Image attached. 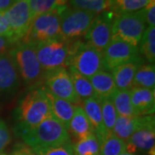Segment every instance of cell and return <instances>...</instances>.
Here are the masks:
<instances>
[{
    "label": "cell",
    "instance_id": "18",
    "mask_svg": "<svg viewBox=\"0 0 155 155\" xmlns=\"http://www.w3.org/2000/svg\"><path fill=\"white\" fill-rule=\"evenodd\" d=\"M140 59L137 57L112 69V77L118 90H129L132 88L133 79L138 67L140 66Z\"/></svg>",
    "mask_w": 155,
    "mask_h": 155
},
{
    "label": "cell",
    "instance_id": "39",
    "mask_svg": "<svg viewBox=\"0 0 155 155\" xmlns=\"http://www.w3.org/2000/svg\"><path fill=\"white\" fill-rule=\"evenodd\" d=\"M120 155H134V154H132V153H127V152H124V153H121Z\"/></svg>",
    "mask_w": 155,
    "mask_h": 155
},
{
    "label": "cell",
    "instance_id": "16",
    "mask_svg": "<svg viewBox=\"0 0 155 155\" xmlns=\"http://www.w3.org/2000/svg\"><path fill=\"white\" fill-rule=\"evenodd\" d=\"M130 97L134 109L137 116L153 115L155 109L154 90L132 87L130 90Z\"/></svg>",
    "mask_w": 155,
    "mask_h": 155
},
{
    "label": "cell",
    "instance_id": "10",
    "mask_svg": "<svg viewBox=\"0 0 155 155\" xmlns=\"http://www.w3.org/2000/svg\"><path fill=\"white\" fill-rule=\"evenodd\" d=\"M114 13L105 11L97 15L84 37L86 43L103 53L112 39Z\"/></svg>",
    "mask_w": 155,
    "mask_h": 155
},
{
    "label": "cell",
    "instance_id": "38",
    "mask_svg": "<svg viewBox=\"0 0 155 155\" xmlns=\"http://www.w3.org/2000/svg\"><path fill=\"white\" fill-rule=\"evenodd\" d=\"M28 151L29 149L27 147H21L19 149L16 150L15 152H13L12 155H28Z\"/></svg>",
    "mask_w": 155,
    "mask_h": 155
},
{
    "label": "cell",
    "instance_id": "4",
    "mask_svg": "<svg viewBox=\"0 0 155 155\" xmlns=\"http://www.w3.org/2000/svg\"><path fill=\"white\" fill-rule=\"evenodd\" d=\"M64 6L34 17L27 33L21 39L22 43L37 44L61 37V14Z\"/></svg>",
    "mask_w": 155,
    "mask_h": 155
},
{
    "label": "cell",
    "instance_id": "11",
    "mask_svg": "<svg viewBox=\"0 0 155 155\" xmlns=\"http://www.w3.org/2000/svg\"><path fill=\"white\" fill-rule=\"evenodd\" d=\"M6 20L9 23L11 31V41L17 43L27 33L33 20L28 0H17L12 5L4 11Z\"/></svg>",
    "mask_w": 155,
    "mask_h": 155
},
{
    "label": "cell",
    "instance_id": "15",
    "mask_svg": "<svg viewBox=\"0 0 155 155\" xmlns=\"http://www.w3.org/2000/svg\"><path fill=\"white\" fill-rule=\"evenodd\" d=\"M155 124H150L137 129L126 142V151L135 153L137 151H149L154 147Z\"/></svg>",
    "mask_w": 155,
    "mask_h": 155
},
{
    "label": "cell",
    "instance_id": "14",
    "mask_svg": "<svg viewBox=\"0 0 155 155\" xmlns=\"http://www.w3.org/2000/svg\"><path fill=\"white\" fill-rule=\"evenodd\" d=\"M150 124H155L154 116L152 115L133 117L118 116L116 117L112 134L127 142V140L137 129Z\"/></svg>",
    "mask_w": 155,
    "mask_h": 155
},
{
    "label": "cell",
    "instance_id": "34",
    "mask_svg": "<svg viewBox=\"0 0 155 155\" xmlns=\"http://www.w3.org/2000/svg\"><path fill=\"white\" fill-rule=\"evenodd\" d=\"M146 22L148 26L154 27L155 25V0H153L145 8Z\"/></svg>",
    "mask_w": 155,
    "mask_h": 155
},
{
    "label": "cell",
    "instance_id": "20",
    "mask_svg": "<svg viewBox=\"0 0 155 155\" xmlns=\"http://www.w3.org/2000/svg\"><path fill=\"white\" fill-rule=\"evenodd\" d=\"M48 97L50 102L52 115L68 130L69 124L72 120L76 106L67 100L59 98L48 91Z\"/></svg>",
    "mask_w": 155,
    "mask_h": 155
},
{
    "label": "cell",
    "instance_id": "24",
    "mask_svg": "<svg viewBox=\"0 0 155 155\" xmlns=\"http://www.w3.org/2000/svg\"><path fill=\"white\" fill-rule=\"evenodd\" d=\"M132 87H141L154 90L155 68L154 64L140 65L134 74Z\"/></svg>",
    "mask_w": 155,
    "mask_h": 155
},
{
    "label": "cell",
    "instance_id": "6",
    "mask_svg": "<svg viewBox=\"0 0 155 155\" xmlns=\"http://www.w3.org/2000/svg\"><path fill=\"white\" fill-rule=\"evenodd\" d=\"M10 52L24 83L30 87L36 86L43 78L44 71L37 59L35 45L19 43Z\"/></svg>",
    "mask_w": 155,
    "mask_h": 155
},
{
    "label": "cell",
    "instance_id": "12",
    "mask_svg": "<svg viewBox=\"0 0 155 155\" xmlns=\"http://www.w3.org/2000/svg\"><path fill=\"white\" fill-rule=\"evenodd\" d=\"M103 57L106 69L112 70L119 65L139 57L138 48L120 40H111L103 52Z\"/></svg>",
    "mask_w": 155,
    "mask_h": 155
},
{
    "label": "cell",
    "instance_id": "41",
    "mask_svg": "<svg viewBox=\"0 0 155 155\" xmlns=\"http://www.w3.org/2000/svg\"><path fill=\"white\" fill-rule=\"evenodd\" d=\"M0 155H5V154H0Z\"/></svg>",
    "mask_w": 155,
    "mask_h": 155
},
{
    "label": "cell",
    "instance_id": "36",
    "mask_svg": "<svg viewBox=\"0 0 155 155\" xmlns=\"http://www.w3.org/2000/svg\"><path fill=\"white\" fill-rule=\"evenodd\" d=\"M13 45V42L9 37L0 35V55L9 52V48Z\"/></svg>",
    "mask_w": 155,
    "mask_h": 155
},
{
    "label": "cell",
    "instance_id": "40",
    "mask_svg": "<svg viewBox=\"0 0 155 155\" xmlns=\"http://www.w3.org/2000/svg\"><path fill=\"white\" fill-rule=\"evenodd\" d=\"M28 155H35L34 154V153L31 151V150L29 149V151H28Z\"/></svg>",
    "mask_w": 155,
    "mask_h": 155
},
{
    "label": "cell",
    "instance_id": "37",
    "mask_svg": "<svg viewBox=\"0 0 155 155\" xmlns=\"http://www.w3.org/2000/svg\"><path fill=\"white\" fill-rule=\"evenodd\" d=\"M17 1V0H0V11H5Z\"/></svg>",
    "mask_w": 155,
    "mask_h": 155
},
{
    "label": "cell",
    "instance_id": "7",
    "mask_svg": "<svg viewBox=\"0 0 155 155\" xmlns=\"http://www.w3.org/2000/svg\"><path fill=\"white\" fill-rule=\"evenodd\" d=\"M96 14L86 11L64 7L61 14V37L64 41H78L85 35L96 17Z\"/></svg>",
    "mask_w": 155,
    "mask_h": 155
},
{
    "label": "cell",
    "instance_id": "21",
    "mask_svg": "<svg viewBox=\"0 0 155 155\" xmlns=\"http://www.w3.org/2000/svg\"><path fill=\"white\" fill-rule=\"evenodd\" d=\"M89 79L94 90L97 98L111 97L117 90L113 77L110 72L106 71L96 73Z\"/></svg>",
    "mask_w": 155,
    "mask_h": 155
},
{
    "label": "cell",
    "instance_id": "3",
    "mask_svg": "<svg viewBox=\"0 0 155 155\" xmlns=\"http://www.w3.org/2000/svg\"><path fill=\"white\" fill-rule=\"evenodd\" d=\"M80 42V40L68 41L58 39L35 44L36 56L43 71L69 67L71 58Z\"/></svg>",
    "mask_w": 155,
    "mask_h": 155
},
{
    "label": "cell",
    "instance_id": "25",
    "mask_svg": "<svg viewBox=\"0 0 155 155\" xmlns=\"http://www.w3.org/2000/svg\"><path fill=\"white\" fill-rule=\"evenodd\" d=\"M73 9L86 11L96 15L110 11V0H67Z\"/></svg>",
    "mask_w": 155,
    "mask_h": 155
},
{
    "label": "cell",
    "instance_id": "31",
    "mask_svg": "<svg viewBox=\"0 0 155 155\" xmlns=\"http://www.w3.org/2000/svg\"><path fill=\"white\" fill-rule=\"evenodd\" d=\"M141 42V53L143 56L149 61L150 64H153L155 61V28L152 26L147 27Z\"/></svg>",
    "mask_w": 155,
    "mask_h": 155
},
{
    "label": "cell",
    "instance_id": "29",
    "mask_svg": "<svg viewBox=\"0 0 155 155\" xmlns=\"http://www.w3.org/2000/svg\"><path fill=\"white\" fill-rule=\"evenodd\" d=\"M67 0H28L32 18L65 5Z\"/></svg>",
    "mask_w": 155,
    "mask_h": 155
},
{
    "label": "cell",
    "instance_id": "9",
    "mask_svg": "<svg viewBox=\"0 0 155 155\" xmlns=\"http://www.w3.org/2000/svg\"><path fill=\"white\" fill-rule=\"evenodd\" d=\"M46 90L59 98L67 100L72 104L80 106L83 101L75 92L72 79L67 68L60 67L46 72L45 74Z\"/></svg>",
    "mask_w": 155,
    "mask_h": 155
},
{
    "label": "cell",
    "instance_id": "5",
    "mask_svg": "<svg viewBox=\"0 0 155 155\" xmlns=\"http://www.w3.org/2000/svg\"><path fill=\"white\" fill-rule=\"evenodd\" d=\"M147 29L145 9L136 12L119 14L112 24V39L137 47Z\"/></svg>",
    "mask_w": 155,
    "mask_h": 155
},
{
    "label": "cell",
    "instance_id": "26",
    "mask_svg": "<svg viewBox=\"0 0 155 155\" xmlns=\"http://www.w3.org/2000/svg\"><path fill=\"white\" fill-rule=\"evenodd\" d=\"M73 155H100V142L95 134L72 144Z\"/></svg>",
    "mask_w": 155,
    "mask_h": 155
},
{
    "label": "cell",
    "instance_id": "27",
    "mask_svg": "<svg viewBox=\"0 0 155 155\" xmlns=\"http://www.w3.org/2000/svg\"><path fill=\"white\" fill-rule=\"evenodd\" d=\"M153 0H110V10L115 13L123 14L141 11Z\"/></svg>",
    "mask_w": 155,
    "mask_h": 155
},
{
    "label": "cell",
    "instance_id": "32",
    "mask_svg": "<svg viewBox=\"0 0 155 155\" xmlns=\"http://www.w3.org/2000/svg\"><path fill=\"white\" fill-rule=\"evenodd\" d=\"M35 155H73L72 144L71 141L59 147L41 148L32 151Z\"/></svg>",
    "mask_w": 155,
    "mask_h": 155
},
{
    "label": "cell",
    "instance_id": "17",
    "mask_svg": "<svg viewBox=\"0 0 155 155\" xmlns=\"http://www.w3.org/2000/svg\"><path fill=\"white\" fill-rule=\"evenodd\" d=\"M81 107L86 117L88 118L89 122L93 128L94 134L98 139L100 146H101L102 141L104 140V139L105 138V136L108 134L106 132L104 122H103L99 100L97 97L84 100Z\"/></svg>",
    "mask_w": 155,
    "mask_h": 155
},
{
    "label": "cell",
    "instance_id": "2",
    "mask_svg": "<svg viewBox=\"0 0 155 155\" xmlns=\"http://www.w3.org/2000/svg\"><path fill=\"white\" fill-rule=\"evenodd\" d=\"M51 115L46 88L35 89L26 95L17 108V118L19 122L17 131L36 127Z\"/></svg>",
    "mask_w": 155,
    "mask_h": 155
},
{
    "label": "cell",
    "instance_id": "19",
    "mask_svg": "<svg viewBox=\"0 0 155 155\" xmlns=\"http://www.w3.org/2000/svg\"><path fill=\"white\" fill-rule=\"evenodd\" d=\"M67 132L75 140V142L87 138L91 134H94L93 128L81 106H76Z\"/></svg>",
    "mask_w": 155,
    "mask_h": 155
},
{
    "label": "cell",
    "instance_id": "35",
    "mask_svg": "<svg viewBox=\"0 0 155 155\" xmlns=\"http://www.w3.org/2000/svg\"><path fill=\"white\" fill-rule=\"evenodd\" d=\"M0 35L9 37L11 40V28H10V26H9V23L6 20V17L5 16V14H4V11H0Z\"/></svg>",
    "mask_w": 155,
    "mask_h": 155
},
{
    "label": "cell",
    "instance_id": "23",
    "mask_svg": "<svg viewBox=\"0 0 155 155\" xmlns=\"http://www.w3.org/2000/svg\"><path fill=\"white\" fill-rule=\"evenodd\" d=\"M69 74L72 79V85L78 97L82 100L97 97L90 79L84 77L72 67H69Z\"/></svg>",
    "mask_w": 155,
    "mask_h": 155
},
{
    "label": "cell",
    "instance_id": "33",
    "mask_svg": "<svg viewBox=\"0 0 155 155\" xmlns=\"http://www.w3.org/2000/svg\"><path fill=\"white\" fill-rule=\"evenodd\" d=\"M11 140V133L5 122L0 119V153H2Z\"/></svg>",
    "mask_w": 155,
    "mask_h": 155
},
{
    "label": "cell",
    "instance_id": "30",
    "mask_svg": "<svg viewBox=\"0 0 155 155\" xmlns=\"http://www.w3.org/2000/svg\"><path fill=\"white\" fill-rule=\"evenodd\" d=\"M99 100L101 105V111L103 116V122L107 134L112 133L113 127L116 122V111L110 97L107 98H97Z\"/></svg>",
    "mask_w": 155,
    "mask_h": 155
},
{
    "label": "cell",
    "instance_id": "8",
    "mask_svg": "<svg viewBox=\"0 0 155 155\" xmlns=\"http://www.w3.org/2000/svg\"><path fill=\"white\" fill-rule=\"evenodd\" d=\"M69 67L74 68L78 73L87 78L106 70L103 53L82 41L73 53Z\"/></svg>",
    "mask_w": 155,
    "mask_h": 155
},
{
    "label": "cell",
    "instance_id": "22",
    "mask_svg": "<svg viewBox=\"0 0 155 155\" xmlns=\"http://www.w3.org/2000/svg\"><path fill=\"white\" fill-rule=\"evenodd\" d=\"M116 113L121 116L133 117L136 116L134 111L129 90H116V92L110 97Z\"/></svg>",
    "mask_w": 155,
    "mask_h": 155
},
{
    "label": "cell",
    "instance_id": "13",
    "mask_svg": "<svg viewBox=\"0 0 155 155\" xmlns=\"http://www.w3.org/2000/svg\"><path fill=\"white\" fill-rule=\"evenodd\" d=\"M20 83V75L11 52L0 55V95L13 94Z\"/></svg>",
    "mask_w": 155,
    "mask_h": 155
},
{
    "label": "cell",
    "instance_id": "28",
    "mask_svg": "<svg viewBox=\"0 0 155 155\" xmlns=\"http://www.w3.org/2000/svg\"><path fill=\"white\" fill-rule=\"evenodd\" d=\"M126 152V142L112 133L108 134L100 146V155H120Z\"/></svg>",
    "mask_w": 155,
    "mask_h": 155
},
{
    "label": "cell",
    "instance_id": "1",
    "mask_svg": "<svg viewBox=\"0 0 155 155\" xmlns=\"http://www.w3.org/2000/svg\"><path fill=\"white\" fill-rule=\"evenodd\" d=\"M17 133H19L23 141L32 148V151L59 147L71 141L67 128L53 115L46 118L36 127L20 130Z\"/></svg>",
    "mask_w": 155,
    "mask_h": 155
}]
</instances>
